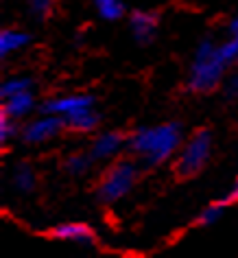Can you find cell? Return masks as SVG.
Masks as SVG:
<instances>
[{
  "label": "cell",
  "instance_id": "30bf717a",
  "mask_svg": "<svg viewBox=\"0 0 238 258\" xmlns=\"http://www.w3.org/2000/svg\"><path fill=\"white\" fill-rule=\"evenodd\" d=\"M37 107H40V103L35 99V92L33 90H24V92H18V94H11L7 99H3V109H0V112H5V114H9L11 118L24 122Z\"/></svg>",
  "mask_w": 238,
  "mask_h": 258
},
{
  "label": "cell",
  "instance_id": "44dd1931",
  "mask_svg": "<svg viewBox=\"0 0 238 258\" xmlns=\"http://www.w3.org/2000/svg\"><path fill=\"white\" fill-rule=\"evenodd\" d=\"M218 202L225 204V206H227V208H229V206H234V204H238V177L234 179V184H231V188H229L227 192H225V195H223L221 199H218Z\"/></svg>",
  "mask_w": 238,
  "mask_h": 258
},
{
  "label": "cell",
  "instance_id": "5b68a950",
  "mask_svg": "<svg viewBox=\"0 0 238 258\" xmlns=\"http://www.w3.org/2000/svg\"><path fill=\"white\" fill-rule=\"evenodd\" d=\"M66 120L63 116L57 114H40L35 118H27L22 122L20 129V140L24 145H44L50 140L59 138L61 134H66Z\"/></svg>",
  "mask_w": 238,
  "mask_h": 258
},
{
  "label": "cell",
  "instance_id": "2e32d148",
  "mask_svg": "<svg viewBox=\"0 0 238 258\" xmlns=\"http://www.w3.org/2000/svg\"><path fill=\"white\" fill-rule=\"evenodd\" d=\"M33 88H35L33 75H9L7 79H3V83H0V99H7L11 94L33 90Z\"/></svg>",
  "mask_w": 238,
  "mask_h": 258
},
{
  "label": "cell",
  "instance_id": "d6986e66",
  "mask_svg": "<svg viewBox=\"0 0 238 258\" xmlns=\"http://www.w3.org/2000/svg\"><path fill=\"white\" fill-rule=\"evenodd\" d=\"M24 3H27V11L40 22H46L48 18H53L57 7V0H24Z\"/></svg>",
  "mask_w": 238,
  "mask_h": 258
},
{
  "label": "cell",
  "instance_id": "277c9868",
  "mask_svg": "<svg viewBox=\"0 0 238 258\" xmlns=\"http://www.w3.org/2000/svg\"><path fill=\"white\" fill-rule=\"evenodd\" d=\"M212 149H214L212 129H208V127L195 129V132L184 140V145L179 147L177 156L173 158V173H175L179 179L197 177L199 173L208 166Z\"/></svg>",
  "mask_w": 238,
  "mask_h": 258
},
{
  "label": "cell",
  "instance_id": "9a60e30c",
  "mask_svg": "<svg viewBox=\"0 0 238 258\" xmlns=\"http://www.w3.org/2000/svg\"><path fill=\"white\" fill-rule=\"evenodd\" d=\"M96 16L105 22H118L127 18V5L125 0H92Z\"/></svg>",
  "mask_w": 238,
  "mask_h": 258
},
{
  "label": "cell",
  "instance_id": "8fae6325",
  "mask_svg": "<svg viewBox=\"0 0 238 258\" xmlns=\"http://www.w3.org/2000/svg\"><path fill=\"white\" fill-rule=\"evenodd\" d=\"M66 120V129L70 134H79V136H88V134H94L101 125V114L96 112L94 107H86L79 109V112H72L68 116H63Z\"/></svg>",
  "mask_w": 238,
  "mask_h": 258
},
{
  "label": "cell",
  "instance_id": "ba28073f",
  "mask_svg": "<svg viewBox=\"0 0 238 258\" xmlns=\"http://www.w3.org/2000/svg\"><path fill=\"white\" fill-rule=\"evenodd\" d=\"M46 238L61 241V243H72V245H83V247H94L99 243V236H96L92 225L81 223V221L57 223L46 232Z\"/></svg>",
  "mask_w": 238,
  "mask_h": 258
},
{
  "label": "cell",
  "instance_id": "3957f363",
  "mask_svg": "<svg viewBox=\"0 0 238 258\" xmlns=\"http://www.w3.org/2000/svg\"><path fill=\"white\" fill-rule=\"evenodd\" d=\"M142 171L144 169L140 166L136 158H116L96 182V199L101 204H116L120 199H125L138 186Z\"/></svg>",
  "mask_w": 238,
  "mask_h": 258
},
{
  "label": "cell",
  "instance_id": "7402d4cb",
  "mask_svg": "<svg viewBox=\"0 0 238 258\" xmlns=\"http://www.w3.org/2000/svg\"><path fill=\"white\" fill-rule=\"evenodd\" d=\"M227 33H229V37H234V40H238V14L229 20V24H227Z\"/></svg>",
  "mask_w": 238,
  "mask_h": 258
},
{
  "label": "cell",
  "instance_id": "7c38bea8",
  "mask_svg": "<svg viewBox=\"0 0 238 258\" xmlns=\"http://www.w3.org/2000/svg\"><path fill=\"white\" fill-rule=\"evenodd\" d=\"M31 44H33V35L29 31L14 29V27H5L0 31V57L3 59H9L11 55L29 48Z\"/></svg>",
  "mask_w": 238,
  "mask_h": 258
},
{
  "label": "cell",
  "instance_id": "5bb4252c",
  "mask_svg": "<svg viewBox=\"0 0 238 258\" xmlns=\"http://www.w3.org/2000/svg\"><path fill=\"white\" fill-rule=\"evenodd\" d=\"M94 158L90 156V151H72V153H68L66 158H63V164H61V169L68 173V175H72V177H83V175H88L90 171H92V166H94Z\"/></svg>",
  "mask_w": 238,
  "mask_h": 258
},
{
  "label": "cell",
  "instance_id": "52a82bcc",
  "mask_svg": "<svg viewBox=\"0 0 238 258\" xmlns=\"http://www.w3.org/2000/svg\"><path fill=\"white\" fill-rule=\"evenodd\" d=\"M96 105V96L90 92H68V94H59V96H50V99L42 101L37 112L40 114H57V116H68L72 112L86 107H94Z\"/></svg>",
  "mask_w": 238,
  "mask_h": 258
},
{
  "label": "cell",
  "instance_id": "4fadbf2b",
  "mask_svg": "<svg viewBox=\"0 0 238 258\" xmlns=\"http://www.w3.org/2000/svg\"><path fill=\"white\" fill-rule=\"evenodd\" d=\"M11 186H14V190L20 192V195L33 192L35 186H37L35 166L31 162H18L14 166V171H11Z\"/></svg>",
  "mask_w": 238,
  "mask_h": 258
},
{
  "label": "cell",
  "instance_id": "ac0fdd59",
  "mask_svg": "<svg viewBox=\"0 0 238 258\" xmlns=\"http://www.w3.org/2000/svg\"><path fill=\"white\" fill-rule=\"evenodd\" d=\"M20 129H22L20 120H16V118H11L9 114L0 112V145L7 147L11 140L20 138Z\"/></svg>",
  "mask_w": 238,
  "mask_h": 258
},
{
  "label": "cell",
  "instance_id": "6da1fadb",
  "mask_svg": "<svg viewBox=\"0 0 238 258\" xmlns=\"http://www.w3.org/2000/svg\"><path fill=\"white\" fill-rule=\"evenodd\" d=\"M238 63V40L227 37L223 42H214L212 37H203L197 44L192 61L186 73V90L190 94H210L223 88L225 77Z\"/></svg>",
  "mask_w": 238,
  "mask_h": 258
},
{
  "label": "cell",
  "instance_id": "ffe728a7",
  "mask_svg": "<svg viewBox=\"0 0 238 258\" xmlns=\"http://www.w3.org/2000/svg\"><path fill=\"white\" fill-rule=\"evenodd\" d=\"M223 96H225V101H234V99H238V63L229 70V75L225 77V83H223Z\"/></svg>",
  "mask_w": 238,
  "mask_h": 258
},
{
  "label": "cell",
  "instance_id": "e0dca14e",
  "mask_svg": "<svg viewBox=\"0 0 238 258\" xmlns=\"http://www.w3.org/2000/svg\"><path fill=\"white\" fill-rule=\"evenodd\" d=\"M225 210H227V206L221 204L218 199L208 204L195 219H192V228H212L214 223H218V219H223Z\"/></svg>",
  "mask_w": 238,
  "mask_h": 258
},
{
  "label": "cell",
  "instance_id": "7a4b0ae2",
  "mask_svg": "<svg viewBox=\"0 0 238 258\" xmlns=\"http://www.w3.org/2000/svg\"><path fill=\"white\" fill-rule=\"evenodd\" d=\"M184 132L186 129L179 120L136 127L127 138V156L136 158L144 171L157 169L177 156L186 140Z\"/></svg>",
  "mask_w": 238,
  "mask_h": 258
},
{
  "label": "cell",
  "instance_id": "9c48e42d",
  "mask_svg": "<svg viewBox=\"0 0 238 258\" xmlns=\"http://www.w3.org/2000/svg\"><path fill=\"white\" fill-rule=\"evenodd\" d=\"M127 24H129V33L133 42L140 46H149L157 37L160 31V14L149 9H133L127 14Z\"/></svg>",
  "mask_w": 238,
  "mask_h": 258
},
{
  "label": "cell",
  "instance_id": "8992f818",
  "mask_svg": "<svg viewBox=\"0 0 238 258\" xmlns=\"http://www.w3.org/2000/svg\"><path fill=\"white\" fill-rule=\"evenodd\" d=\"M127 138H129V134H123L118 129L99 132L92 138L88 151L94 158V162H114L116 158L127 153Z\"/></svg>",
  "mask_w": 238,
  "mask_h": 258
}]
</instances>
